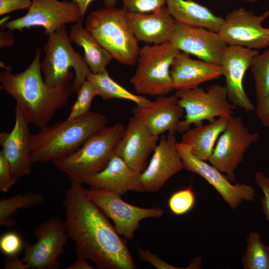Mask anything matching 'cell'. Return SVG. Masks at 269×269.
Returning <instances> with one entry per match:
<instances>
[{"label": "cell", "mask_w": 269, "mask_h": 269, "mask_svg": "<svg viewBox=\"0 0 269 269\" xmlns=\"http://www.w3.org/2000/svg\"><path fill=\"white\" fill-rule=\"evenodd\" d=\"M62 204L68 237L78 258L93 262L100 269H135L132 255L102 210L86 195L83 183L71 181Z\"/></svg>", "instance_id": "1"}, {"label": "cell", "mask_w": 269, "mask_h": 269, "mask_svg": "<svg viewBox=\"0 0 269 269\" xmlns=\"http://www.w3.org/2000/svg\"><path fill=\"white\" fill-rule=\"evenodd\" d=\"M38 48L34 58L22 72L12 73V67L0 62V89L13 98L23 118L29 124L40 129L48 126L56 111L68 103L73 92L71 83L51 88L42 77L40 55Z\"/></svg>", "instance_id": "2"}, {"label": "cell", "mask_w": 269, "mask_h": 269, "mask_svg": "<svg viewBox=\"0 0 269 269\" xmlns=\"http://www.w3.org/2000/svg\"><path fill=\"white\" fill-rule=\"evenodd\" d=\"M107 122L104 115L90 111L80 117L59 121L31 134L33 162H52L72 154Z\"/></svg>", "instance_id": "3"}, {"label": "cell", "mask_w": 269, "mask_h": 269, "mask_svg": "<svg viewBox=\"0 0 269 269\" xmlns=\"http://www.w3.org/2000/svg\"><path fill=\"white\" fill-rule=\"evenodd\" d=\"M125 129L121 123L106 126L92 135L77 150L52 162L71 181L85 183L104 169L116 154Z\"/></svg>", "instance_id": "4"}, {"label": "cell", "mask_w": 269, "mask_h": 269, "mask_svg": "<svg viewBox=\"0 0 269 269\" xmlns=\"http://www.w3.org/2000/svg\"><path fill=\"white\" fill-rule=\"evenodd\" d=\"M124 8L105 7L87 17L85 28L113 58L125 65L137 62L138 41L131 30Z\"/></svg>", "instance_id": "5"}, {"label": "cell", "mask_w": 269, "mask_h": 269, "mask_svg": "<svg viewBox=\"0 0 269 269\" xmlns=\"http://www.w3.org/2000/svg\"><path fill=\"white\" fill-rule=\"evenodd\" d=\"M66 25L48 35L43 48L45 56L41 62V70L46 84L51 88L71 84L73 92H77L81 85L92 73L78 52L73 48Z\"/></svg>", "instance_id": "6"}, {"label": "cell", "mask_w": 269, "mask_h": 269, "mask_svg": "<svg viewBox=\"0 0 269 269\" xmlns=\"http://www.w3.org/2000/svg\"><path fill=\"white\" fill-rule=\"evenodd\" d=\"M180 51L169 41L139 48L137 67L130 80L135 92L158 97L175 91L170 69Z\"/></svg>", "instance_id": "7"}, {"label": "cell", "mask_w": 269, "mask_h": 269, "mask_svg": "<svg viewBox=\"0 0 269 269\" xmlns=\"http://www.w3.org/2000/svg\"><path fill=\"white\" fill-rule=\"evenodd\" d=\"M174 94L186 113L177 126L176 132L179 133L188 130L192 124L200 125L204 120L211 122L216 117L230 118L236 108L228 100L226 87L220 84L212 85L206 90L199 87L176 90Z\"/></svg>", "instance_id": "8"}, {"label": "cell", "mask_w": 269, "mask_h": 269, "mask_svg": "<svg viewBox=\"0 0 269 269\" xmlns=\"http://www.w3.org/2000/svg\"><path fill=\"white\" fill-rule=\"evenodd\" d=\"M33 236L37 241L33 244H23L22 261L28 269H58V258L64 252L68 236L65 223L58 216L50 218L39 224L34 229Z\"/></svg>", "instance_id": "9"}, {"label": "cell", "mask_w": 269, "mask_h": 269, "mask_svg": "<svg viewBox=\"0 0 269 269\" xmlns=\"http://www.w3.org/2000/svg\"><path fill=\"white\" fill-rule=\"evenodd\" d=\"M259 139V134L250 133L241 117L233 116L229 119L208 161L235 182V171L243 160L245 152Z\"/></svg>", "instance_id": "10"}, {"label": "cell", "mask_w": 269, "mask_h": 269, "mask_svg": "<svg viewBox=\"0 0 269 269\" xmlns=\"http://www.w3.org/2000/svg\"><path fill=\"white\" fill-rule=\"evenodd\" d=\"M87 197L114 223L117 233L127 240L133 239L140 222L145 218H160L164 213L160 207L142 208L124 201L120 194L104 190L86 189Z\"/></svg>", "instance_id": "11"}, {"label": "cell", "mask_w": 269, "mask_h": 269, "mask_svg": "<svg viewBox=\"0 0 269 269\" xmlns=\"http://www.w3.org/2000/svg\"><path fill=\"white\" fill-rule=\"evenodd\" d=\"M32 4L24 16L10 20L3 28L22 31L24 28L41 26L49 35L67 23L83 20L79 8L73 0H31Z\"/></svg>", "instance_id": "12"}, {"label": "cell", "mask_w": 269, "mask_h": 269, "mask_svg": "<svg viewBox=\"0 0 269 269\" xmlns=\"http://www.w3.org/2000/svg\"><path fill=\"white\" fill-rule=\"evenodd\" d=\"M176 149L183 164V168L205 179L234 210L243 201L255 200V189L251 185L236 182L233 184L217 168L194 156L190 146L181 142H177Z\"/></svg>", "instance_id": "13"}, {"label": "cell", "mask_w": 269, "mask_h": 269, "mask_svg": "<svg viewBox=\"0 0 269 269\" xmlns=\"http://www.w3.org/2000/svg\"><path fill=\"white\" fill-rule=\"evenodd\" d=\"M269 16V11L256 15L244 7L227 14L219 32L228 45H237L253 49L269 46V28L262 23Z\"/></svg>", "instance_id": "14"}, {"label": "cell", "mask_w": 269, "mask_h": 269, "mask_svg": "<svg viewBox=\"0 0 269 269\" xmlns=\"http://www.w3.org/2000/svg\"><path fill=\"white\" fill-rule=\"evenodd\" d=\"M258 53L256 49L228 45L221 57L220 65L225 78L228 100L236 108L246 112L255 111V107L245 91L244 78L253 57Z\"/></svg>", "instance_id": "15"}, {"label": "cell", "mask_w": 269, "mask_h": 269, "mask_svg": "<svg viewBox=\"0 0 269 269\" xmlns=\"http://www.w3.org/2000/svg\"><path fill=\"white\" fill-rule=\"evenodd\" d=\"M169 41L180 51L219 65L224 50L228 46L219 32L177 21Z\"/></svg>", "instance_id": "16"}, {"label": "cell", "mask_w": 269, "mask_h": 269, "mask_svg": "<svg viewBox=\"0 0 269 269\" xmlns=\"http://www.w3.org/2000/svg\"><path fill=\"white\" fill-rule=\"evenodd\" d=\"M176 133L172 130L168 132L167 136H161L148 165L140 174L144 191H158L170 178L183 168L176 147Z\"/></svg>", "instance_id": "17"}, {"label": "cell", "mask_w": 269, "mask_h": 269, "mask_svg": "<svg viewBox=\"0 0 269 269\" xmlns=\"http://www.w3.org/2000/svg\"><path fill=\"white\" fill-rule=\"evenodd\" d=\"M159 140L143 123L134 117L129 118L116 154L130 167L142 172L147 166V160L154 151Z\"/></svg>", "instance_id": "18"}, {"label": "cell", "mask_w": 269, "mask_h": 269, "mask_svg": "<svg viewBox=\"0 0 269 269\" xmlns=\"http://www.w3.org/2000/svg\"><path fill=\"white\" fill-rule=\"evenodd\" d=\"M15 123L10 132L0 133V150L18 179L29 174L32 171L31 152L30 145L31 134L29 124L23 118L19 108L14 109Z\"/></svg>", "instance_id": "19"}, {"label": "cell", "mask_w": 269, "mask_h": 269, "mask_svg": "<svg viewBox=\"0 0 269 269\" xmlns=\"http://www.w3.org/2000/svg\"><path fill=\"white\" fill-rule=\"evenodd\" d=\"M133 117L145 125L154 135L175 130L184 109L178 103L177 96H158L154 101L132 110Z\"/></svg>", "instance_id": "20"}, {"label": "cell", "mask_w": 269, "mask_h": 269, "mask_svg": "<svg viewBox=\"0 0 269 269\" xmlns=\"http://www.w3.org/2000/svg\"><path fill=\"white\" fill-rule=\"evenodd\" d=\"M141 172L130 167L116 154L106 167L85 182L89 189L104 190L122 195L128 191L144 192L140 181Z\"/></svg>", "instance_id": "21"}, {"label": "cell", "mask_w": 269, "mask_h": 269, "mask_svg": "<svg viewBox=\"0 0 269 269\" xmlns=\"http://www.w3.org/2000/svg\"><path fill=\"white\" fill-rule=\"evenodd\" d=\"M126 19L138 41L153 44L169 41L176 22L166 6L149 13L127 11Z\"/></svg>", "instance_id": "22"}, {"label": "cell", "mask_w": 269, "mask_h": 269, "mask_svg": "<svg viewBox=\"0 0 269 269\" xmlns=\"http://www.w3.org/2000/svg\"><path fill=\"white\" fill-rule=\"evenodd\" d=\"M170 74L175 90L193 89L223 75L220 65L193 59L181 51L173 61Z\"/></svg>", "instance_id": "23"}, {"label": "cell", "mask_w": 269, "mask_h": 269, "mask_svg": "<svg viewBox=\"0 0 269 269\" xmlns=\"http://www.w3.org/2000/svg\"><path fill=\"white\" fill-rule=\"evenodd\" d=\"M166 8L175 20L191 26L219 32L224 18L192 0H166Z\"/></svg>", "instance_id": "24"}, {"label": "cell", "mask_w": 269, "mask_h": 269, "mask_svg": "<svg viewBox=\"0 0 269 269\" xmlns=\"http://www.w3.org/2000/svg\"><path fill=\"white\" fill-rule=\"evenodd\" d=\"M229 118L220 117L206 125H198L183 133L181 142L188 145L198 158L208 161L216 141L225 130Z\"/></svg>", "instance_id": "25"}, {"label": "cell", "mask_w": 269, "mask_h": 269, "mask_svg": "<svg viewBox=\"0 0 269 269\" xmlns=\"http://www.w3.org/2000/svg\"><path fill=\"white\" fill-rule=\"evenodd\" d=\"M81 20L71 26L68 32L69 39L71 42L83 48V60L92 73L104 72L107 70L106 67L113 57L83 26Z\"/></svg>", "instance_id": "26"}, {"label": "cell", "mask_w": 269, "mask_h": 269, "mask_svg": "<svg viewBox=\"0 0 269 269\" xmlns=\"http://www.w3.org/2000/svg\"><path fill=\"white\" fill-rule=\"evenodd\" d=\"M95 87L97 95L104 100L112 99H124L143 106L151 101L145 97L134 94L114 80L107 70L99 73L90 74L87 77Z\"/></svg>", "instance_id": "27"}, {"label": "cell", "mask_w": 269, "mask_h": 269, "mask_svg": "<svg viewBox=\"0 0 269 269\" xmlns=\"http://www.w3.org/2000/svg\"><path fill=\"white\" fill-rule=\"evenodd\" d=\"M44 196L38 192H27L0 201V225L10 228L17 224L13 216L21 208H31L42 203Z\"/></svg>", "instance_id": "28"}, {"label": "cell", "mask_w": 269, "mask_h": 269, "mask_svg": "<svg viewBox=\"0 0 269 269\" xmlns=\"http://www.w3.org/2000/svg\"><path fill=\"white\" fill-rule=\"evenodd\" d=\"M246 250L242 257L245 269H269V248L261 241L257 232L249 233Z\"/></svg>", "instance_id": "29"}, {"label": "cell", "mask_w": 269, "mask_h": 269, "mask_svg": "<svg viewBox=\"0 0 269 269\" xmlns=\"http://www.w3.org/2000/svg\"><path fill=\"white\" fill-rule=\"evenodd\" d=\"M257 102L269 93V49L262 54L255 55L250 65Z\"/></svg>", "instance_id": "30"}, {"label": "cell", "mask_w": 269, "mask_h": 269, "mask_svg": "<svg viewBox=\"0 0 269 269\" xmlns=\"http://www.w3.org/2000/svg\"><path fill=\"white\" fill-rule=\"evenodd\" d=\"M77 93L76 100L67 119L69 120L80 117L90 112L92 100L97 95L95 87L88 80L81 85Z\"/></svg>", "instance_id": "31"}, {"label": "cell", "mask_w": 269, "mask_h": 269, "mask_svg": "<svg viewBox=\"0 0 269 269\" xmlns=\"http://www.w3.org/2000/svg\"><path fill=\"white\" fill-rule=\"evenodd\" d=\"M195 201V194L189 187L174 192L168 199V205L174 215L180 216L190 211L194 206Z\"/></svg>", "instance_id": "32"}, {"label": "cell", "mask_w": 269, "mask_h": 269, "mask_svg": "<svg viewBox=\"0 0 269 269\" xmlns=\"http://www.w3.org/2000/svg\"><path fill=\"white\" fill-rule=\"evenodd\" d=\"M127 11L149 13L165 7L166 0H122Z\"/></svg>", "instance_id": "33"}, {"label": "cell", "mask_w": 269, "mask_h": 269, "mask_svg": "<svg viewBox=\"0 0 269 269\" xmlns=\"http://www.w3.org/2000/svg\"><path fill=\"white\" fill-rule=\"evenodd\" d=\"M23 244L20 236L16 232H6L0 238V250L4 256L18 255L23 249Z\"/></svg>", "instance_id": "34"}, {"label": "cell", "mask_w": 269, "mask_h": 269, "mask_svg": "<svg viewBox=\"0 0 269 269\" xmlns=\"http://www.w3.org/2000/svg\"><path fill=\"white\" fill-rule=\"evenodd\" d=\"M18 178L13 173L9 161L0 151V191L6 193L16 182Z\"/></svg>", "instance_id": "35"}, {"label": "cell", "mask_w": 269, "mask_h": 269, "mask_svg": "<svg viewBox=\"0 0 269 269\" xmlns=\"http://www.w3.org/2000/svg\"><path fill=\"white\" fill-rule=\"evenodd\" d=\"M255 180L257 185L261 189L263 197L261 205L266 219L269 223V177L262 171L255 173Z\"/></svg>", "instance_id": "36"}, {"label": "cell", "mask_w": 269, "mask_h": 269, "mask_svg": "<svg viewBox=\"0 0 269 269\" xmlns=\"http://www.w3.org/2000/svg\"><path fill=\"white\" fill-rule=\"evenodd\" d=\"M138 256L140 260L147 262L158 269H183L173 266L165 262L157 255L152 253L147 249L137 248Z\"/></svg>", "instance_id": "37"}, {"label": "cell", "mask_w": 269, "mask_h": 269, "mask_svg": "<svg viewBox=\"0 0 269 269\" xmlns=\"http://www.w3.org/2000/svg\"><path fill=\"white\" fill-rule=\"evenodd\" d=\"M31 4V0H0V15L19 9L28 10Z\"/></svg>", "instance_id": "38"}, {"label": "cell", "mask_w": 269, "mask_h": 269, "mask_svg": "<svg viewBox=\"0 0 269 269\" xmlns=\"http://www.w3.org/2000/svg\"><path fill=\"white\" fill-rule=\"evenodd\" d=\"M255 111L263 125L269 129V93L262 100L257 102Z\"/></svg>", "instance_id": "39"}, {"label": "cell", "mask_w": 269, "mask_h": 269, "mask_svg": "<svg viewBox=\"0 0 269 269\" xmlns=\"http://www.w3.org/2000/svg\"><path fill=\"white\" fill-rule=\"evenodd\" d=\"M2 269H28L26 265L20 260L18 255L7 256Z\"/></svg>", "instance_id": "40"}, {"label": "cell", "mask_w": 269, "mask_h": 269, "mask_svg": "<svg viewBox=\"0 0 269 269\" xmlns=\"http://www.w3.org/2000/svg\"><path fill=\"white\" fill-rule=\"evenodd\" d=\"M78 5L82 17H83L86 13L89 5L94 0H73ZM117 3V0H104V3L105 7H115Z\"/></svg>", "instance_id": "41"}, {"label": "cell", "mask_w": 269, "mask_h": 269, "mask_svg": "<svg viewBox=\"0 0 269 269\" xmlns=\"http://www.w3.org/2000/svg\"><path fill=\"white\" fill-rule=\"evenodd\" d=\"M65 269H93L88 260L82 259L78 258L73 264L65 268Z\"/></svg>", "instance_id": "42"}, {"label": "cell", "mask_w": 269, "mask_h": 269, "mask_svg": "<svg viewBox=\"0 0 269 269\" xmlns=\"http://www.w3.org/2000/svg\"><path fill=\"white\" fill-rule=\"evenodd\" d=\"M13 43V34L9 31H0V47L11 46Z\"/></svg>", "instance_id": "43"}, {"label": "cell", "mask_w": 269, "mask_h": 269, "mask_svg": "<svg viewBox=\"0 0 269 269\" xmlns=\"http://www.w3.org/2000/svg\"><path fill=\"white\" fill-rule=\"evenodd\" d=\"M259 0H242L244 2H254L258 1Z\"/></svg>", "instance_id": "44"}, {"label": "cell", "mask_w": 269, "mask_h": 269, "mask_svg": "<svg viewBox=\"0 0 269 269\" xmlns=\"http://www.w3.org/2000/svg\"><path fill=\"white\" fill-rule=\"evenodd\" d=\"M268 247H269V245H268Z\"/></svg>", "instance_id": "45"}]
</instances>
